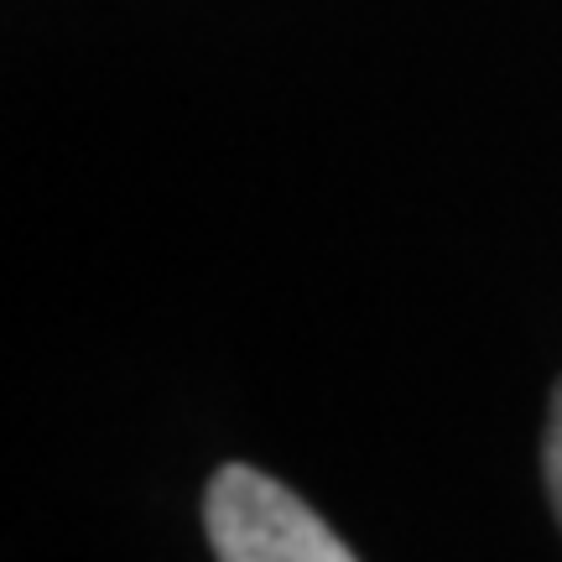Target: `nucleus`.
Instances as JSON below:
<instances>
[{
    "label": "nucleus",
    "instance_id": "obj_2",
    "mask_svg": "<svg viewBox=\"0 0 562 562\" xmlns=\"http://www.w3.org/2000/svg\"><path fill=\"white\" fill-rule=\"evenodd\" d=\"M542 474H547V495H552V510H558L562 526V381L552 391V417H547V442H542Z\"/></svg>",
    "mask_w": 562,
    "mask_h": 562
},
{
    "label": "nucleus",
    "instance_id": "obj_1",
    "mask_svg": "<svg viewBox=\"0 0 562 562\" xmlns=\"http://www.w3.org/2000/svg\"><path fill=\"white\" fill-rule=\"evenodd\" d=\"M203 531L220 562H360L313 505L250 463H224L209 480Z\"/></svg>",
    "mask_w": 562,
    "mask_h": 562
}]
</instances>
